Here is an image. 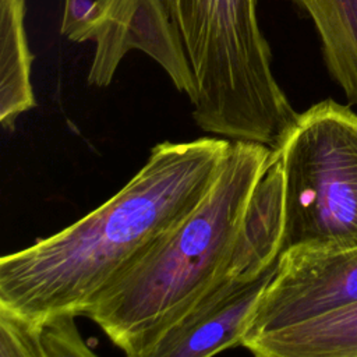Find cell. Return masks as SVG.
<instances>
[{
  "label": "cell",
  "mask_w": 357,
  "mask_h": 357,
  "mask_svg": "<svg viewBox=\"0 0 357 357\" xmlns=\"http://www.w3.org/2000/svg\"><path fill=\"white\" fill-rule=\"evenodd\" d=\"M231 139L152 146L113 197L66 229L0 259V307L25 317H84L95 301L206 195Z\"/></svg>",
  "instance_id": "cell-1"
},
{
  "label": "cell",
  "mask_w": 357,
  "mask_h": 357,
  "mask_svg": "<svg viewBox=\"0 0 357 357\" xmlns=\"http://www.w3.org/2000/svg\"><path fill=\"white\" fill-rule=\"evenodd\" d=\"M278 149L231 141L201 202L85 312L130 357L156 344L225 279L250 198Z\"/></svg>",
  "instance_id": "cell-2"
},
{
  "label": "cell",
  "mask_w": 357,
  "mask_h": 357,
  "mask_svg": "<svg viewBox=\"0 0 357 357\" xmlns=\"http://www.w3.org/2000/svg\"><path fill=\"white\" fill-rule=\"evenodd\" d=\"M197 85L192 119L215 137L279 149L298 114L272 73L258 0H165Z\"/></svg>",
  "instance_id": "cell-3"
},
{
  "label": "cell",
  "mask_w": 357,
  "mask_h": 357,
  "mask_svg": "<svg viewBox=\"0 0 357 357\" xmlns=\"http://www.w3.org/2000/svg\"><path fill=\"white\" fill-rule=\"evenodd\" d=\"M283 251L357 247V114L333 99L315 103L282 144Z\"/></svg>",
  "instance_id": "cell-4"
},
{
  "label": "cell",
  "mask_w": 357,
  "mask_h": 357,
  "mask_svg": "<svg viewBox=\"0 0 357 357\" xmlns=\"http://www.w3.org/2000/svg\"><path fill=\"white\" fill-rule=\"evenodd\" d=\"M357 303V247L282 251L243 342ZM243 344V343H241Z\"/></svg>",
  "instance_id": "cell-5"
},
{
  "label": "cell",
  "mask_w": 357,
  "mask_h": 357,
  "mask_svg": "<svg viewBox=\"0 0 357 357\" xmlns=\"http://www.w3.org/2000/svg\"><path fill=\"white\" fill-rule=\"evenodd\" d=\"M88 84L107 86L126 54L141 50L153 59L192 103L197 85L191 64L165 0H109L95 38Z\"/></svg>",
  "instance_id": "cell-6"
},
{
  "label": "cell",
  "mask_w": 357,
  "mask_h": 357,
  "mask_svg": "<svg viewBox=\"0 0 357 357\" xmlns=\"http://www.w3.org/2000/svg\"><path fill=\"white\" fill-rule=\"evenodd\" d=\"M276 268L278 262L252 280H223L156 344L151 357H208L241 346Z\"/></svg>",
  "instance_id": "cell-7"
},
{
  "label": "cell",
  "mask_w": 357,
  "mask_h": 357,
  "mask_svg": "<svg viewBox=\"0 0 357 357\" xmlns=\"http://www.w3.org/2000/svg\"><path fill=\"white\" fill-rule=\"evenodd\" d=\"M283 233L284 188L278 151L250 198L226 280H252L275 265L283 251Z\"/></svg>",
  "instance_id": "cell-8"
},
{
  "label": "cell",
  "mask_w": 357,
  "mask_h": 357,
  "mask_svg": "<svg viewBox=\"0 0 357 357\" xmlns=\"http://www.w3.org/2000/svg\"><path fill=\"white\" fill-rule=\"evenodd\" d=\"M241 346L259 357H357V303L258 335Z\"/></svg>",
  "instance_id": "cell-9"
},
{
  "label": "cell",
  "mask_w": 357,
  "mask_h": 357,
  "mask_svg": "<svg viewBox=\"0 0 357 357\" xmlns=\"http://www.w3.org/2000/svg\"><path fill=\"white\" fill-rule=\"evenodd\" d=\"M24 20L25 0H0V123L7 131L36 105Z\"/></svg>",
  "instance_id": "cell-10"
},
{
  "label": "cell",
  "mask_w": 357,
  "mask_h": 357,
  "mask_svg": "<svg viewBox=\"0 0 357 357\" xmlns=\"http://www.w3.org/2000/svg\"><path fill=\"white\" fill-rule=\"evenodd\" d=\"M312 21L332 78L357 106V0H293Z\"/></svg>",
  "instance_id": "cell-11"
},
{
  "label": "cell",
  "mask_w": 357,
  "mask_h": 357,
  "mask_svg": "<svg viewBox=\"0 0 357 357\" xmlns=\"http://www.w3.org/2000/svg\"><path fill=\"white\" fill-rule=\"evenodd\" d=\"M75 318L70 314L25 318L0 307V356H95L81 337Z\"/></svg>",
  "instance_id": "cell-12"
},
{
  "label": "cell",
  "mask_w": 357,
  "mask_h": 357,
  "mask_svg": "<svg viewBox=\"0 0 357 357\" xmlns=\"http://www.w3.org/2000/svg\"><path fill=\"white\" fill-rule=\"evenodd\" d=\"M109 0H66L60 32L73 42L93 40L102 25Z\"/></svg>",
  "instance_id": "cell-13"
}]
</instances>
